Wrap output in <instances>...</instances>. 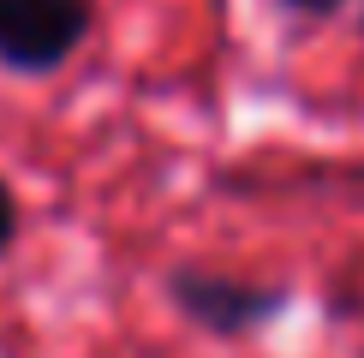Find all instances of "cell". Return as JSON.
I'll return each instance as SVG.
<instances>
[{"instance_id":"1","label":"cell","mask_w":364,"mask_h":358,"mask_svg":"<svg viewBox=\"0 0 364 358\" xmlns=\"http://www.w3.org/2000/svg\"><path fill=\"white\" fill-rule=\"evenodd\" d=\"M161 293H168V305L191 328H203L215 340L263 335L269 322H281L293 310V287L287 281H245V275H221V268H197V263L168 268Z\"/></svg>"},{"instance_id":"4","label":"cell","mask_w":364,"mask_h":358,"mask_svg":"<svg viewBox=\"0 0 364 358\" xmlns=\"http://www.w3.org/2000/svg\"><path fill=\"white\" fill-rule=\"evenodd\" d=\"M287 12H299V18H335V12H346L353 0H281Z\"/></svg>"},{"instance_id":"3","label":"cell","mask_w":364,"mask_h":358,"mask_svg":"<svg viewBox=\"0 0 364 358\" xmlns=\"http://www.w3.org/2000/svg\"><path fill=\"white\" fill-rule=\"evenodd\" d=\"M12 239H18V197H12V185L0 179V257L12 251Z\"/></svg>"},{"instance_id":"2","label":"cell","mask_w":364,"mask_h":358,"mask_svg":"<svg viewBox=\"0 0 364 358\" xmlns=\"http://www.w3.org/2000/svg\"><path fill=\"white\" fill-rule=\"evenodd\" d=\"M90 0H0V66L18 78H48L84 48Z\"/></svg>"}]
</instances>
